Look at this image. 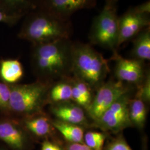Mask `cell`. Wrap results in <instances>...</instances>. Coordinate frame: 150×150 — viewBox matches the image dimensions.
I'll return each instance as SVG.
<instances>
[{
    "instance_id": "obj_1",
    "label": "cell",
    "mask_w": 150,
    "mask_h": 150,
    "mask_svg": "<svg viewBox=\"0 0 150 150\" xmlns=\"http://www.w3.org/2000/svg\"><path fill=\"white\" fill-rule=\"evenodd\" d=\"M33 45L32 66L38 75L56 79L71 72L73 43L69 38Z\"/></svg>"
},
{
    "instance_id": "obj_22",
    "label": "cell",
    "mask_w": 150,
    "mask_h": 150,
    "mask_svg": "<svg viewBox=\"0 0 150 150\" xmlns=\"http://www.w3.org/2000/svg\"><path fill=\"white\" fill-rule=\"evenodd\" d=\"M137 96L139 97L145 102H150V73L147 72L143 85L139 87Z\"/></svg>"
},
{
    "instance_id": "obj_13",
    "label": "cell",
    "mask_w": 150,
    "mask_h": 150,
    "mask_svg": "<svg viewBox=\"0 0 150 150\" xmlns=\"http://www.w3.org/2000/svg\"><path fill=\"white\" fill-rule=\"evenodd\" d=\"M43 0H0V10L20 18L37 10Z\"/></svg>"
},
{
    "instance_id": "obj_2",
    "label": "cell",
    "mask_w": 150,
    "mask_h": 150,
    "mask_svg": "<svg viewBox=\"0 0 150 150\" xmlns=\"http://www.w3.org/2000/svg\"><path fill=\"white\" fill-rule=\"evenodd\" d=\"M72 31L69 20H62L38 8L28 13L18 36L33 45H37L69 38Z\"/></svg>"
},
{
    "instance_id": "obj_23",
    "label": "cell",
    "mask_w": 150,
    "mask_h": 150,
    "mask_svg": "<svg viewBox=\"0 0 150 150\" xmlns=\"http://www.w3.org/2000/svg\"><path fill=\"white\" fill-rule=\"evenodd\" d=\"M104 136H105V134L101 132L96 131H89L87 132L86 134H84L83 141H85L86 146L93 150L97 142Z\"/></svg>"
},
{
    "instance_id": "obj_4",
    "label": "cell",
    "mask_w": 150,
    "mask_h": 150,
    "mask_svg": "<svg viewBox=\"0 0 150 150\" xmlns=\"http://www.w3.org/2000/svg\"><path fill=\"white\" fill-rule=\"evenodd\" d=\"M9 111L25 117L42 113L48 88L42 82L11 85Z\"/></svg>"
},
{
    "instance_id": "obj_3",
    "label": "cell",
    "mask_w": 150,
    "mask_h": 150,
    "mask_svg": "<svg viewBox=\"0 0 150 150\" xmlns=\"http://www.w3.org/2000/svg\"><path fill=\"white\" fill-rule=\"evenodd\" d=\"M108 62L90 45L73 43L72 70L75 77L91 88H98L109 72Z\"/></svg>"
},
{
    "instance_id": "obj_15",
    "label": "cell",
    "mask_w": 150,
    "mask_h": 150,
    "mask_svg": "<svg viewBox=\"0 0 150 150\" xmlns=\"http://www.w3.org/2000/svg\"><path fill=\"white\" fill-rule=\"evenodd\" d=\"M131 54L133 59L141 61L150 59V28L147 27L139 32L133 39Z\"/></svg>"
},
{
    "instance_id": "obj_10",
    "label": "cell",
    "mask_w": 150,
    "mask_h": 150,
    "mask_svg": "<svg viewBox=\"0 0 150 150\" xmlns=\"http://www.w3.org/2000/svg\"><path fill=\"white\" fill-rule=\"evenodd\" d=\"M113 57L116 61L115 74L118 81L139 83L144 80L147 72L145 71L143 61L134 59H125L116 52Z\"/></svg>"
},
{
    "instance_id": "obj_11",
    "label": "cell",
    "mask_w": 150,
    "mask_h": 150,
    "mask_svg": "<svg viewBox=\"0 0 150 150\" xmlns=\"http://www.w3.org/2000/svg\"><path fill=\"white\" fill-rule=\"evenodd\" d=\"M0 139L13 150H23L27 145L24 131L13 120L0 121Z\"/></svg>"
},
{
    "instance_id": "obj_5",
    "label": "cell",
    "mask_w": 150,
    "mask_h": 150,
    "mask_svg": "<svg viewBox=\"0 0 150 150\" xmlns=\"http://www.w3.org/2000/svg\"><path fill=\"white\" fill-rule=\"evenodd\" d=\"M116 1L107 0L101 12L94 18L89 33L91 43L116 52L118 48V17Z\"/></svg>"
},
{
    "instance_id": "obj_26",
    "label": "cell",
    "mask_w": 150,
    "mask_h": 150,
    "mask_svg": "<svg viewBox=\"0 0 150 150\" xmlns=\"http://www.w3.org/2000/svg\"><path fill=\"white\" fill-rule=\"evenodd\" d=\"M41 150H62L59 146L48 140L43 141Z\"/></svg>"
},
{
    "instance_id": "obj_16",
    "label": "cell",
    "mask_w": 150,
    "mask_h": 150,
    "mask_svg": "<svg viewBox=\"0 0 150 150\" xmlns=\"http://www.w3.org/2000/svg\"><path fill=\"white\" fill-rule=\"evenodd\" d=\"M23 67L17 59H1L0 61V77L8 83H14L23 76Z\"/></svg>"
},
{
    "instance_id": "obj_19",
    "label": "cell",
    "mask_w": 150,
    "mask_h": 150,
    "mask_svg": "<svg viewBox=\"0 0 150 150\" xmlns=\"http://www.w3.org/2000/svg\"><path fill=\"white\" fill-rule=\"evenodd\" d=\"M71 82L61 81L55 84L48 92V99L54 103L72 101Z\"/></svg>"
},
{
    "instance_id": "obj_21",
    "label": "cell",
    "mask_w": 150,
    "mask_h": 150,
    "mask_svg": "<svg viewBox=\"0 0 150 150\" xmlns=\"http://www.w3.org/2000/svg\"><path fill=\"white\" fill-rule=\"evenodd\" d=\"M74 80L72 82L77 89L80 92L82 96L84 97L86 100V103L88 105V107L90 105L92 100V96L91 92V87L88 86L85 82L80 80L75 77ZM88 108V107H87ZM87 110V109H86Z\"/></svg>"
},
{
    "instance_id": "obj_7",
    "label": "cell",
    "mask_w": 150,
    "mask_h": 150,
    "mask_svg": "<svg viewBox=\"0 0 150 150\" xmlns=\"http://www.w3.org/2000/svg\"><path fill=\"white\" fill-rule=\"evenodd\" d=\"M128 93L122 95L107 108L96 121L97 126L113 132H118L132 124L129 118Z\"/></svg>"
},
{
    "instance_id": "obj_17",
    "label": "cell",
    "mask_w": 150,
    "mask_h": 150,
    "mask_svg": "<svg viewBox=\"0 0 150 150\" xmlns=\"http://www.w3.org/2000/svg\"><path fill=\"white\" fill-rule=\"evenodd\" d=\"M52 123L54 128L71 143L83 144L84 132L81 126L67 123L58 120L52 121Z\"/></svg>"
},
{
    "instance_id": "obj_30",
    "label": "cell",
    "mask_w": 150,
    "mask_h": 150,
    "mask_svg": "<svg viewBox=\"0 0 150 150\" xmlns=\"http://www.w3.org/2000/svg\"><path fill=\"white\" fill-rule=\"evenodd\" d=\"M111 1H116L117 0H111Z\"/></svg>"
},
{
    "instance_id": "obj_20",
    "label": "cell",
    "mask_w": 150,
    "mask_h": 150,
    "mask_svg": "<svg viewBox=\"0 0 150 150\" xmlns=\"http://www.w3.org/2000/svg\"><path fill=\"white\" fill-rule=\"evenodd\" d=\"M11 95L10 86L0 82V110L9 111V102Z\"/></svg>"
},
{
    "instance_id": "obj_18",
    "label": "cell",
    "mask_w": 150,
    "mask_h": 150,
    "mask_svg": "<svg viewBox=\"0 0 150 150\" xmlns=\"http://www.w3.org/2000/svg\"><path fill=\"white\" fill-rule=\"evenodd\" d=\"M145 102L138 96L129 100V118L132 125L139 129L145 126L147 116Z\"/></svg>"
},
{
    "instance_id": "obj_24",
    "label": "cell",
    "mask_w": 150,
    "mask_h": 150,
    "mask_svg": "<svg viewBox=\"0 0 150 150\" xmlns=\"http://www.w3.org/2000/svg\"><path fill=\"white\" fill-rule=\"evenodd\" d=\"M106 150H132L123 138L114 139L108 146Z\"/></svg>"
},
{
    "instance_id": "obj_31",
    "label": "cell",
    "mask_w": 150,
    "mask_h": 150,
    "mask_svg": "<svg viewBox=\"0 0 150 150\" xmlns=\"http://www.w3.org/2000/svg\"><path fill=\"white\" fill-rule=\"evenodd\" d=\"M0 150H3V149H1V148H0Z\"/></svg>"
},
{
    "instance_id": "obj_29",
    "label": "cell",
    "mask_w": 150,
    "mask_h": 150,
    "mask_svg": "<svg viewBox=\"0 0 150 150\" xmlns=\"http://www.w3.org/2000/svg\"><path fill=\"white\" fill-rule=\"evenodd\" d=\"M80 150H93L91 149V148H90L89 147H88L87 146H86L85 144H82L81 145Z\"/></svg>"
},
{
    "instance_id": "obj_28",
    "label": "cell",
    "mask_w": 150,
    "mask_h": 150,
    "mask_svg": "<svg viewBox=\"0 0 150 150\" xmlns=\"http://www.w3.org/2000/svg\"><path fill=\"white\" fill-rule=\"evenodd\" d=\"M79 143H71L68 146L67 150H80L81 145Z\"/></svg>"
},
{
    "instance_id": "obj_12",
    "label": "cell",
    "mask_w": 150,
    "mask_h": 150,
    "mask_svg": "<svg viewBox=\"0 0 150 150\" xmlns=\"http://www.w3.org/2000/svg\"><path fill=\"white\" fill-rule=\"evenodd\" d=\"M51 112L57 120L67 123L81 126L87 122L83 108L71 101L54 103Z\"/></svg>"
},
{
    "instance_id": "obj_14",
    "label": "cell",
    "mask_w": 150,
    "mask_h": 150,
    "mask_svg": "<svg viewBox=\"0 0 150 150\" xmlns=\"http://www.w3.org/2000/svg\"><path fill=\"white\" fill-rule=\"evenodd\" d=\"M23 126L32 134L39 137L50 136L55 129L52 121L42 113L25 117Z\"/></svg>"
},
{
    "instance_id": "obj_8",
    "label": "cell",
    "mask_w": 150,
    "mask_h": 150,
    "mask_svg": "<svg viewBox=\"0 0 150 150\" xmlns=\"http://www.w3.org/2000/svg\"><path fill=\"white\" fill-rule=\"evenodd\" d=\"M150 14L139 12L131 8L118 17V39L117 47L132 40L142 30L150 27Z\"/></svg>"
},
{
    "instance_id": "obj_9",
    "label": "cell",
    "mask_w": 150,
    "mask_h": 150,
    "mask_svg": "<svg viewBox=\"0 0 150 150\" xmlns=\"http://www.w3.org/2000/svg\"><path fill=\"white\" fill-rule=\"evenodd\" d=\"M96 0H43L38 8L64 20H69L75 12L95 6Z\"/></svg>"
},
{
    "instance_id": "obj_25",
    "label": "cell",
    "mask_w": 150,
    "mask_h": 150,
    "mask_svg": "<svg viewBox=\"0 0 150 150\" xmlns=\"http://www.w3.org/2000/svg\"><path fill=\"white\" fill-rule=\"evenodd\" d=\"M21 18L17 16L7 15L0 10V23H4L6 25L13 26L19 21Z\"/></svg>"
},
{
    "instance_id": "obj_27",
    "label": "cell",
    "mask_w": 150,
    "mask_h": 150,
    "mask_svg": "<svg viewBox=\"0 0 150 150\" xmlns=\"http://www.w3.org/2000/svg\"><path fill=\"white\" fill-rule=\"evenodd\" d=\"M134 8L139 12L145 13V14H150V1H148L145 3L141 4L137 6L134 7Z\"/></svg>"
},
{
    "instance_id": "obj_6",
    "label": "cell",
    "mask_w": 150,
    "mask_h": 150,
    "mask_svg": "<svg viewBox=\"0 0 150 150\" xmlns=\"http://www.w3.org/2000/svg\"><path fill=\"white\" fill-rule=\"evenodd\" d=\"M128 91V88L120 81L103 83L86 110L89 116L96 122L113 102Z\"/></svg>"
}]
</instances>
